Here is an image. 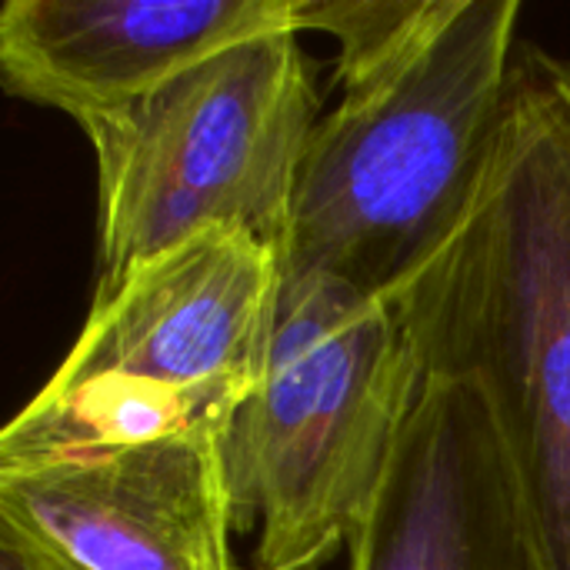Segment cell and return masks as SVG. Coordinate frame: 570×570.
I'll return each mask as SVG.
<instances>
[{"mask_svg":"<svg viewBox=\"0 0 570 570\" xmlns=\"http://www.w3.org/2000/svg\"><path fill=\"white\" fill-rule=\"evenodd\" d=\"M421 377L474 381L551 570H570V57L518 43L484 180L391 304Z\"/></svg>","mask_w":570,"mask_h":570,"instance_id":"obj_1","label":"cell"},{"mask_svg":"<svg viewBox=\"0 0 570 570\" xmlns=\"http://www.w3.org/2000/svg\"><path fill=\"white\" fill-rule=\"evenodd\" d=\"M518 0H444L391 63L314 124L281 247L284 277L394 304L464 220L504 117Z\"/></svg>","mask_w":570,"mask_h":570,"instance_id":"obj_2","label":"cell"},{"mask_svg":"<svg viewBox=\"0 0 570 570\" xmlns=\"http://www.w3.org/2000/svg\"><path fill=\"white\" fill-rule=\"evenodd\" d=\"M421 367L387 301L284 277L271 357L224 434L234 534L254 570H321L361 531L401 444Z\"/></svg>","mask_w":570,"mask_h":570,"instance_id":"obj_3","label":"cell"},{"mask_svg":"<svg viewBox=\"0 0 570 570\" xmlns=\"http://www.w3.org/2000/svg\"><path fill=\"white\" fill-rule=\"evenodd\" d=\"M281 250L207 227L97 284L87 324L50 381L0 434V464L224 434L264 377Z\"/></svg>","mask_w":570,"mask_h":570,"instance_id":"obj_4","label":"cell"},{"mask_svg":"<svg viewBox=\"0 0 570 570\" xmlns=\"http://www.w3.org/2000/svg\"><path fill=\"white\" fill-rule=\"evenodd\" d=\"M321 94L297 30L227 47L80 124L97 157L100 281L207 227L284 247Z\"/></svg>","mask_w":570,"mask_h":570,"instance_id":"obj_5","label":"cell"},{"mask_svg":"<svg viewBox=\"0 0 570 570\" xmlns=\"http://www.w3.org/2000/svg\"><path fill=\"white\" fill-rule=\"evenodd\" d=\"M217 431L0 464V541L43 570H234Z\"/></svg>","mask_w":570,"mask_h":570,"instance_id":"obj_6","label":"cell"},{"mask_svg":"<svg viewBox=\"0 0 570 570\" xmlns=\"http://www.w3.org/2000/svg\"><path fill=\"white\" fill-rule=\"evenodd\" d=\"M351 570H551L484 391L421 377Z\"/></svg>","mask_w":570,"mask_h":570,"instance_id":"obj_7","label":"cell"},{"mask_svg":"<svg viewBox=\"0 0 570 570\" xmlns=\"http://www.w3.org/2000/svg\"><path fill=\"white\" fill-rule=\"evenodd\" d=\"M277 30H297L294 0H7L0 77L10 97L80 127Z\"/></svg>","mask_w":570,"mask_h":570,"instance_id":"obj_8","label":"cell"},{"mask_svg":"<svg viewBox=\"0 0 570 570\" xmlns=\"http://www.w3.org/2000/svg\"><path fill=\"white\" fill-rule=\"evenodd\" d=\"M444 0H294V23L337 43V87H351L404 53Z\"/></svg>","mask_w":570,"mask_h":570,"instance_id":"obj_9","label":"cell"},{"mask_svg":"<svg viewBox=\"0 0 570 570\" xmlns=\"http://www.w3.org/2000/svg\"><path fill=\"white\" fill-rule=\"evenodd\" d=\"M0 570H43L37 561H30L23 551H17L13 544L0 541Z\"/></svg>","mask_w":570,"mask_h":570,"instance_id":"obj_10","label":"cell"}]
</instances>
